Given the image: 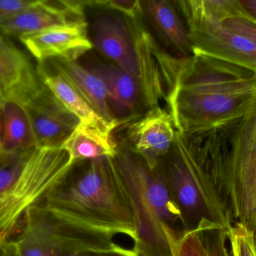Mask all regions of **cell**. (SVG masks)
Instances as JSON below:
<instances>
[{"label": "cell", "instance_id": "1", "mask_svg": "<svg viewBox=\"0 0 256 256\" xmlns=\"http://www.w3.org/2000/svg\"><path fill=\"white\" fill-rule=\"evenodd\" d=\"M176 132L215 127L242 115L256 102V73L202 54L178 59L166 99Z\"/></svg>", "mask_w": 256, "mask_h": 256}, {"label": "cell", "instance_id": "2", "mask_svg": "<svg viewBox=\"0 0 256 256\" xmlns=\"http://www.w3.org/2000/svg\"><path fill=\"white\" fill-rule=\"evenodd\" d=\"M39 204L67 220L136 240L132 201L114 159L74 164Z\"/></svg>", "mask_w": 256, "mask_h": 256}, {"label": "cell", "instance_id": "3", "mask_svg": "<svg viewBox=\"0 0 256 256\" xmlns=\"http://www.w3.org/2000/svg\"><path fill=\"white\" fill-rule=\"evenodd\" d=\"M73 165L62 147H38L0 156V243L14 237L27 212L44 199Z\"/></svg>", "mask_w": 256, "mask_h": 256}, {"label": "cell", "instance_id": "4", "mask_svg": "<svg viewBox=\"0 0 256 256\" xmlns=\"http://www.w3.org/2000/svg\"><path fill=\"white\" fill-rule=\"evenodd\" d=\"M171 156L160 166L178 205L185 233L212 227L230 231L236 224L195 141L176 132Z\"/></svg>", "mask_w": 256, "mask_h": 256}, {"label": "cell", "instance_id": "5", "mask_svg": "<svg viewBox=\"0 0 256 256\" xmlns=\"http://www.w3.org/2000/svg\"><path fill=\"white\" fill-rule=\"evenodd\" d=\"M208 132L236 223L252 232L256 242V102Z\"/></svg>", "mask_w": 256, "mask_h": 256}, {"label": "cell", "instance_id": "6", "mask_svg": "<svg viewBox=\"0 0 256 256\" xmlns=\"http://www.w3.org/2000/svg\"><path fill=\"white\" fill-rule=\"evenodd\" d=\"M116 236L63 219L38 204L27 212L7 244L12 256H72L118 249Z\"/></svg>", "mask_w": 256, "mask_h": 256}, {"label": "cell", "instance_id": "7", "mask_svg": "<svg viewBox=\"0 0 256 256\" xmlns=\"http://www.w3.org/2000/svg\"><path fill=\"white\" fill-rule=\"evenodd\" d=\"M186 21L192 54L212 56L256 73V19L248 12L224 20Z\"/></svg>", "mask_w": 256, "mask_h": 256}, {"label": "cell", "instance_id": "8", "mask_svg": "<svg viewBox=\"0 0 256 256\" xmlns=\"http://www.w3.org/2000/svg\"><path fill=\"white\" fill-rule=\"evenodd\" d=\"M114 162L121 173L132 201L136 240L132 248L140 256H173L180 240L166 227L146 198L140 172V159L129 150H118Z\"/></svg>", "mask_w": 256, "mask_h": 256}, {"label": "cell", "instance_id": "9", "mask_svg": "<svg viewBox=\"0 0 256 256\" xmlns=\"http://www.w3.org/2000/svg\"><path fill=\"white\" fill-rule=\"evenodd\" d=\"M22 105L31 120L38 147H61L80 123L44 84Z\"/></svg>", "mask_w": 256, "mask_h": 256}, {"label": "cell", "instance_id": "10", "mask_svg": "<svg viewBox=\"0 0 256 256\" xmlns=\"http://www.w3.org/2000/svg\"><path fill=\"white\" fill-rule=\"evenodd\" d=\"M20 40L38 62L52 59L78 61L93 48L86 20L26 35Z\"/></svg>", "mask_w": 256, "mask_h": 256}, {"label": "cell", "instance_id": "11", "mask_svg": "<svg viewBox=\"0 0 256 256\" xmlns=\"http://www.w3.org/2000/svg\"><path fill=\"white\" fill-rule=\"evenodd\" d=\"M87 2L34 0L30 7L0 24V33L20 38L46 29L86 20Z\"/></svg>", "mask_w": 256, "mask_h": 256}, {"label": "cell", "instance_id": "12", "mask_svg": "<svg viewBox=\"0 0 256 256\" xmlns=\"http://www.w3.org/2000/svg\"><path fill=\"white\" fill-rule=\"evenodd\" d=\"M171 114L160 106L152 108L128 129L132 151L149 169H154L168 154L176 138Z\"/></svg>", "mask_w": 256, "mask_h": 256}, {"label": "cell", "instance_id": "13", "mask_svg": "<svg viewBox=\"0 0 256 256\" xmlns=\"http://www.w3.org/2000/svg\"><path fill=\"white\" fill-rule=\"evenodd\" d=\"M93 47L138 80L140 61L131 24L122 16L104 15L93 24Z\"/></svg>", "mask_w": 256, "mask_h": 256}, {"label": "cell", "instance_id": "14", "mask_svg": "<svg viewBox=\"0 0 256 256\" xmlns=\"http://www.w3.org/2000/svg\"><path fill=\"white\" fill-rule=\"evenodd\" d=\"M42 84L28 57L0 33V93L4 99L22 104Z\"/></svg>", "mask_w": 256, "mask_h": 256}, {"label": "cell", "instance_id": "15", "mask_svg": "<svg viewBox=\"0 0 256 256\" xmlns=\"http://www.w3.org/2000/svg\"><path fill=\"white\" fill-rule=\"evenodd\" d=\"M85 67L103 83L116 118H129L142 96L138 80L114 63L88 61Z\"/></svg>", "mask_w": 256, "mask_h": 256}, {"label": "cell", "instance_id": "16", "mask_svg": "<svg viewBox=\"0 0 256 256\" xmlns=\"http://www.w3.org/2000/svg\"><path fill=\"white\" fill-rule=\"evenodd\" d=\"M42 83L73 113L80 123L96 126L112 133L120 123H111L100 117L78 90L46 61L38 62L37 68Z\"/></svg>", "mask_w": 256, "mask_h": 256}, {"label": "cell", "instance_id": "17", "mask_svg": "<svg viewBox=\"0 0 256 256\" xmlns=\"http://www.w3.org/2000/svg\"><path fill=\"white\" fill-rule=\"evenodd\" d=\"M46 62L78 90L100 117L109 123L121 124L111 109L103 83L96 75L78 61L52 59Z\"/></svg>", "mask_w": 256, "mask_h": 256}, {"label": "cell", "instance_id": "18", "mask_svg": "<svg viewBox=\"0 0 256 256\" xmlns=\"http://www.w3.org/2000/svg\"><path fill=\"white\" fill-rule=\"evenodd\" d=\"M140 172L148 201L166 227L178 238H182L186 234L182 212L170 190L160 163L156 168L152 170L141 161Z\"/></svg>", "mask_w": 256, "mask_h": 256}, {"label": "cell", "instance_id": "19", "mask_svg": "<svg viewBox=\"0 0 256 256\" xmlns=\"http://www.w3.org/2000/svg\"><path fill=\"white\" fill-rule=\"evenodd\" d=\"M111 134L80 122L61 147L68 153L73 164L100 158L114 159L120 148Z\"/></svg>", "mask_w": 256, "mask_h": 256}, {"label": "cell", "instance_id": "20", "mask_svg": "<svg viewBox=\"0 0 256 256\" xmlns=\"http://www.w3.org/2000/svg\"><path fill=\"white\" fill-rule=\"evenodd\" d=\"M2 109V149L3 154H15L38 147L31 120L25 107L4 99Z\"/></svg>", "mask_w": 256, "mask_h": 256}, {"label": "cell", "instance_id": "21", "mask_svg": "<svg viewBox=\"0 0 256 256\" xmlns=\"http://www.w3.org/2000/svg\"><path fill=\"white\" fill-rule=\"evenodd\" d=\"M143 9L160 34L185 57L192 55V48L188 30L185 28L180 15L171 2L150 0L142 2Z\"/></svg>", "mask_w": 256, "mask_h": 256}, {"label": "cell", "instance_id": "22", "mask_svg": "<svg viewBox=\"0 0 256 256\" xmlns=\"http://www.w3.org/2000/svg\"><path fill=\"white\" fill-rule=\"evenodd\" d=\"M231 256H256V242L254 234L236 222L228 231Z\"/></svg>", "mask_w": 256, "mask_h": 256}, {"label": "cell", "instance_id": "23", "mask_svg": "<svg viewBox=\"0 0 256 256\" xmlns=\"http://www.w3.org/2000/svg\"><path fill=\"white\" fill-rule=\"evenodd\" d=\"M173 256H210V254L200 231H190L174 246Z\"/></svg>", "mask_w": 256, "mask_h": 256}, {"label": "cell", "instance_id": "24", "mask_svg": "<svg viewBox=\"0 0 256 256\" xmlns=\"http://www.w3.org/2000/svg\"><path fill=\"white\" fill-rule=\"evenodd\" d=\"M88 5H100L104 7L118 11L130 19H135L142 15V3L137 0H109V1H88Z\"/></svg>", "mask_w": 256, "mask_h": 256}, {"label": "cell", "instance_id": "25", "mask_svg": "<svg viewBox=\"0 0 256 256\" xmlns=\"http://www.w3.org/2000/svg\"><path fill=\"white\" fill-rule=\"evenodd\" d=\"M34 0H0V24L34 3Z\"/></svg>", "mask_w": 256, "mask_h": 256}, {"label": "cell", "instance_id": "26", "mask_svg": "<svg viewBox=\"0 0 256 256\" xmlns=\"http://www.w3.org/2000/svg\"><path fill=\"white\" fill-rule=\"evenodd\" d=\"M72 256H140L136 253L134 249H127L120 246L118 249L106 251H88L80 252Z\"/></svg>", "mask_w": 256, "mask_h": 256}, {"label": "cell", "instance_id": "27", "mask_svg": "<svg viewBox=\"0 0 256 256\" xmlns=\"http://www.w3.org/2000/svg\"><path fill=\"white\" fill-rule=\"evenodd\" d=\"M240 3L245 10L256 19V0H242Z\"/></svg>", "mask_w": 256, "mask_h": 256}, {"label": "cell", "instance_id": "28", "mask_svg": "<svg viewBox=\"0 0 256 256\" xmlns=\"http://www.w3.org/2000/svg\"><path fill=\"white\" fill-rule=\"evenodd\" d=\"M0 256H12L7 243H0Z\"/></svg>", "mask_w": 256, "mask_h": 256}, {"label": "cell", "instance_id": "29", "mask_svg": "<svg viewBox=\"0 0 256 256\" xmlns=\"http://www.w3.org/2000/svg\"><path fill=\"white\" fill-rule=\"evenodd\" d=\"M2 104H0V156L2 155V122H1V116H2V109H1Z\"/></svg>", "mask_w": 256, "mask_h": 256}, {"label": "cell", "instance_id": "30", "mask_svg": "<svg viewBox=\"0 0 256 256\" xmlns=\"http://www.w3.org/2000/svg\"><path fill=\"white\" fill-rule=\"evenodd\" d=\"M4 98L3 97L1 93H0V104L2 103L3 101H4Z\"/></svg>", "mask_w": 256, "mask_h": 256}]
</instances>
